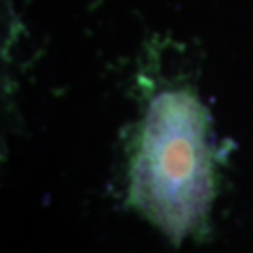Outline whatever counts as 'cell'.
I'll use <instances>...</instances> for the list:
<instances>
[{
	"instance_id": "6da1fadb",
	"label": "cell",
	"mask_w": 253,
	"mask_h": 253,
	"mask_svg": "<svg viewBox=\"0 0 253 253\" xmlns=\"http://www.w3.org/2000/svg\"><path fill=\"white\" fill-rule=\"evenodd\" d=\"M214 197L208 113L191 92L158 94L129 171V203L174 244L199 229Z\"/></svg>"
}]
</instances>
